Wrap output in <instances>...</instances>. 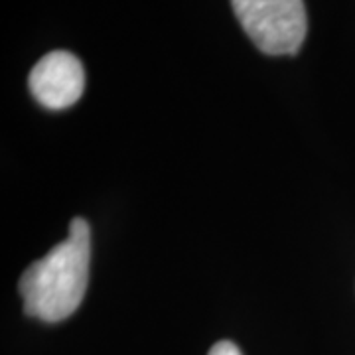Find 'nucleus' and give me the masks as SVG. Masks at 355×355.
Instances as JSON below:
<instances>
[{
	"mask_svg": "<svg viewBox=\"0 0 355 355\" xmlns=\"http://www.w3.org/2000/svg\"><path fill=\"white\" fill-rule=\"evenodd\" d=\"M89 237L87 221L71 219L67 239L22 272L18 286L28 316L55 324L79 308L89 282Z\"/></svg>",
	"mask_w": 355,
	"mask_h": 355,
	"instance_id": "nucleus-1",
	"label": "nucleus"
},
{
	"mask_svg": "<svg viewBox=\"0 0 355 355\" xmlns=\"http://www.w3.org/2000/svg\"><path fill=\"white\" fill-rule=\"evenodd\" d=\"M247 36L268 55H292L308 30L304 0H231Z\"/></svg>",
	"mask_w": 355,
	"mask_h": 355,
	"instance_id": "nucleus-2",
	"label": "nucleus"
},
{
	"mask_svg": "<svg viewBox=\"0 0 355 355\" xmlns=\"http://www.w3.org/2000/svg\"><path fill=\"white\" fill-rule=\"evenodd\" d=\"M34 99L51 111H62L79 101L85 89L83 65L73 53L64 50L44 55L28 79Z\"/></svg>",
	"mask_w": 355,
	"mask_h": 355,
	"instance_id": "nucleus-3",
	"label": "nucleus"
},
{
	"mask_svg": "<svg viewBox=\"0 0 355 355\" xmlns=\"http://www.w3.org/2000/svg\"><path fill=\"white\" fill-rule=\"evenodd\" d=\"M207 355H243V354H241V349H239L235 343L223 340V342H217L216 345L209 349V354Z\"/></svg>",
	"mask_w": 355,
	"mask_h": 355,
	"instance_id": "nucleus-4",
	"label": "nucleus"
}]
</instances>
